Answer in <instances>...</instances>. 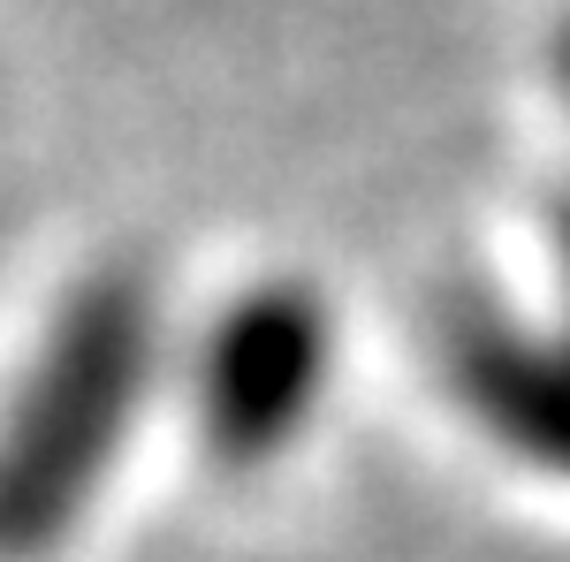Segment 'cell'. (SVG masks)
I'll use <instances>...</instances> for the list:
<instances>
[{"label": "cell", "instance_id": "6da1fadb", "mask_svg": "<svg viewBox=\"0 0 570 562\" xmlns=\"http://www.w3.org/2000/svg\"><path fill=\"white\" fill-rule=\"evenodd\" d=\"M343 373L335 304L312 282H252L190 349V418L228 472L282 464L327 411Z\"/></svg>", "mask_w": 570, "mask_h": 562}, {"label": "cell", "instance_id": "277c9868", "mask_svg": "<svg viewBox=\"0 0 570 562\" xmlns=\"http://www.w3.org/2000/svg\"><path fill=\"white\" fill-rule=\"evenodd\" d=\"M548 69H556V91L570 99V0L556 8V31H548Z\"/></svg>", "mask_w": 570, "mask_h": 562}, {"label": "cell", "instance_id": "3957f363", "mask_svg": "<svg viewBox=\"0 0 570 562\" xmlns=\"http://www.w3.org/2000/svg\"><path fill=\"white\" fill-rule=\"evenodd\" d=\"M563 252V312L548 327L502 319L464 343V403L510 456L570 479V214L556 228Z\"/></svg>", "mask_w": 570, "mask_h": 562}, {"label": "cell", "instance_id": "7a4b0ae2", "mask_svg": "<svg viewBox=\"0 0 570 562\" xmlns=\"http://www.w3.org/2000/svg\"><path fill=\"white\" fill-rule=\"evenodd\" d=\"M153 373V312L137 289H99L77 327L53 343L39 395L23 403V426L8 441V524L53 532L85 502V486L122 448L130 411Z\"/></svg>", "mask_w": 570, "mask_h": 562}]
</instances>
